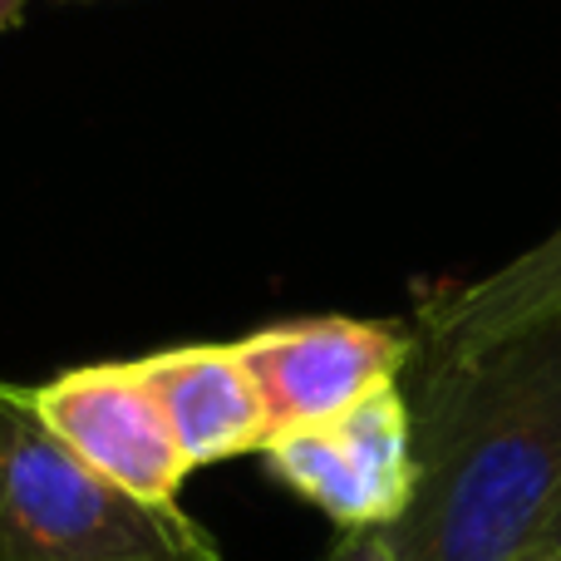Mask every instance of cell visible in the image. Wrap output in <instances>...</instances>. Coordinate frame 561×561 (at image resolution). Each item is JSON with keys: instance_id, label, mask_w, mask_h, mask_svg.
<instances>
[{"instance_id": "277c9868", "label": "cell", "mask_w": 561, "mask_h": 561, "mask_svg": "<svg viewBox=\"0 0 561 561\" xmlns=\"http://www.w3.org/2000/svg\"><path fill=\"white\" fill-rule=\"evenodd\" d=\"M247 375L266 404L272 434L330 424L359 399L399 385L414 355V335L379 320L316 316L256 330L237 340Z\"/></svg>"}, {"instance_id": "9c48e42d", "label": "cell", "mask_w": 561, "mask_h": 561, "mask_svg": "<svg viewBox=\"0 0 561 561\" xmlns=\"http://www.w3.org/2000/svg\"><path fill=\"white\" fill-rule=\"evenodd\" d=\"M523 561H561V488H557L552 507H547L542 527H537V537H533V547H527Z\"/></svg>"}, {"instance_id": "6da1fadb", "label": "cell", "mask_w": 561, "mask_h": 561, "mask_svg": "<svg viewBox=\"0 0 561 561\" xmlns=\"http://www.w3.org/2000/svg\"><path fill=\"white\" fill-rule=\"evenodd\" d=\"M419 488L389 527L409 561H523L561 488V320L458 359H414Z\"/></svg>"}, {"instance_id": "8992f818", "label": "cell", "mask_w": 561, "mask_h": 561, "mask_svg": "<svg viewBox=\"0 0 561 561\" xmlns=\"http://www.w3.org/2000/svg\"><path fill=\"white\" fill-rule=\"evenodd\" d=\"M148 389L158 394L173 438L193 468L262 454L272 419L247 375L237 345H183L138 359Z\"/></svg>"}, {"instance_id": "5b68a950", "label": "cell", "mask_w": 561, "mask_h": 561, "mask_svg": "<svg viewBox=\"0 0 561 561\" xmlns=\"http://www.w3.org/2000/svg\"><path fill=\"white\" fill-rule=\"evenodd\" d=\"M39 419L118 488L153 503H178V488L193 473L173 438L158 394L134 365H84L49 385L30 389Z\"/></svg>"}, {"instance_id": "52a82bcc", "label": "cell", "mask_w": 561, "mask_h": 561, "mask_svg": "<svg viewBox=\"0 0 561 561\" xmlns=\"http://www.w3.org/2000/svg\"><path fill=\"white\" fill-rule=\"evenodd\" d=\"M552 320H561V227L497 272L424 300L419 330L409 335L414 359H458Z\"/></svg>"}, {"instance_id": "7a4b0ae2", "label": "cell", "mask_w": 561, "mask_h": 561, "mask_svg": "<svg viewBox=\"0 0 561 561\" xmlns=\"http://www.w3.org/2000/svg\"><path fill=\"white\" fill-rule=\"evenodd\" d=\"M0 561H222L178 503H153L89 468L0 385Z\"/></svg>"}, {"instance_id": "30bf717a", "label": "cell", "mask_w": 561, "mask_h": 561, "mask_svg": "<svg viewBox=\"0 0 561 561\" xmlns=\"http://www.w3.org/2000/svg\"><path fill=\"white\" fill-rule=\"evenodd\" d=\"M25 5H30V0H0V35H5V30L25 15Z\"/></svg>"}, {"instance_id": "3957f363", "label": "cell", "mask_w": 561, "mask_h": 561, "mask_svg": "<svg viewBox=\"0 0 561 561\" xmlns=\"http://www.w3.org/2000/svg\"><path fill=\"white\" fill-rule=\"evenodd\" d=\"M262 458L290 493L320 507L340 533L394 527L419 488L414 414L399 385L359 399L330 424L272 434Z\"/></svg>"}, {"instance_id": "ba28073f", "label": "cell", "mask_w": 561, "mask_h": 561, "mask_svg": "<svg viewBox=\"0 0 561 561\" xmlns=\"http://www.w3.org/2000/svg\"><path fill=\"white\" fill-rule=\"evenodd\" d=\"M320 561H409L404 552L394 547L389 527H350L330 542V552Z\"/></svg>"}]
</instances>
